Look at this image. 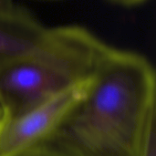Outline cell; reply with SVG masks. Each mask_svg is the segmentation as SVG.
Segmentation results:
<instances>
[{
  "label": "cell",
  "instance_id": "cell-1",
  "mask_svg": "<svg viewBox=\"0 0 156 156\" xmlns=\"http://www.w3.org/2000/svg\"><path fill=\"white\" fill-rule=\"evenodd\" d=\"M90 80L86 96L27 156H145L156 133L150 61L106 45Z\"/></svg>",
  "mask_w": 156,
  "mask_h": 156
},
{
  "label": "cell",
  "instance_id": "cell-2",
  "mask_svg": "<svg viewBox=\"0 0 156 156\" xmlns=\"http://www.w3.org/2000/svg\"><path fill=\"white\" fill-rule=\"evenodd\" d=\"M106 44L85 28H49L33 53L0 69V98L9 117L88 78Z\"/></svg>",
  "mask_w": 156,
  "mask_h": 156
},
{
  "label": "cell",
  "instance_id": "cell-3",
  "mask_svg": "<svg viewBox=\"0 0 156 156\" xmlns=\"http://www.w3.org/2000/svg\"><path fill=\"white\" fill-rule=\"evenodd\" d=\"M90 81V75L31 109L9 117L0 133V156L27 155L58 127L86 96Z\"/></svg>",
  "mask_w": 156,
  "mask_h": 156
},
{
  "label": "cell",
  "instance_id": "cell-4",
  "mask_svg": "<svg viewBox=\"0 0 156 156\" xmlns=\"http://www.w3.org/2000/svg\"><path fill=\"white\" fill-rule=\"evenodd\" d=\"M48 30L17 5L0 13V69L36 51Z\"/></svg>",
  "mask_w": 156,
  "mask_h": 156
},
{
  "label": "cell",
  "instance_id": "cell-5",
  "mask_svg": "<svg viewBox=\"0 0 156 156\" xmlns=\"http://www.w3.org/2000/svg\"><path fill=\"white\" fill-rule=\"evenodd\" d=\"M111 1L117 5H121L124 6H134L144 4L147 0H111Z\"/></svg>",
  "mask_w": 156,
  "mask_h": 156
},
{
  "label": "cell",
  "instance_id": "cell-6",
  "mask_svg": "<svg viewBox=\"0 0 156 156\" xmlns=\"http://www.w3.org/2000/svg\"><path fill=\"white\" fill-rule=\"evenodd\" d=\"M145 156H156V133H154L150 139Z\"/></svg>",
  "mask_w": 156,
  "mask_h": 156
},
{
  "label": "cell",
  "instance_id": "cell-7",
  "mask_svg": "<svg viewBox=\"0 0 156 156\" xmlns=\"http://www.w3.org/2000/svg\"><path fill=\"white\" fill-rule=\"evenodd\" d=\"M15 6L16 5L13 3V0H0V13L9 11Z\"/></svg>",
  "mask_w": 156,
  "mask_h": 156
},
{
  "label": "cell",
  "instance_id": "cell-8",
  "mask_svg": "<svg viewBox=\"0 0 156 156\" xmlns=\"http://www.w3.org/2000/svg\"><path fill=\"white\" fill-rule=\"evenodd\" d=\"M9 118V113L3 102V101L0 98V119H8Z\"/></svg>",
  "mask_w": 156,
  "mask_h": 156
},
{
  "label": "cell",
  "instance_id": "cell-9",
  "mask_svg": "<svg viewBox=\"0 0 156 156\" xmlns=\"http://www.w3.org/2000/svg\"><path fill=\"white\" fill-rule=\"evenodd\" d=\"M6 120L7 119H0V133H1V131L3 129V126H4L5 122H6Z\"/></svg>",
  "mask_w": 156,
  "mask_h": 156
}]
</instances>
